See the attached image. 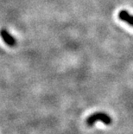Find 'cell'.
I'll list each match as a JSON object with an SVG mask.
<instances>
[{
    "label": "cell",
    "instance_id": "cell-3",
    "mask_svg": "<svg viewBox=\"0 0 133 134\" xmlns=\"http://www.w3.org/2000/svg\"><path fill=\"white\" fill-rule=\"evenodd\" d=\"M118 18L121 21L125 22L128 24L133 26V16L130 15L127 10H120L119 13H118Z\"/></svg>",
    "mask_w": 133,
    "mask_h": 134
},
{
    "label": "cell",
    "instance_id": "cell-2",
    "mask_svg": "<svg viewBox=\"0 0 133 134\" xmlns=\"http://www.w3.org/2000/svg\"><path fill=\"white\" fill-rule=\"evenodd\" d=\"M0 36L3 38L4 42L8 45V46H10V47L16 46V39L14 38L6 30H4V29L0 30Z\"/></svg>",
    "mask_w": 133,
    "mask_h": 134
},
{
    "label": "cell",
    "instance_id": "cell-1",
    "mask_svg": "<svg viewBox=\"0 0 133 134\" xmlns=\"http://www.w3.org/2000/svg\"><path fill=\"white\" fill-rule=\"evenodd\" d=\"M97 121H101L103 124L109 125L112 124V119L108 114L104 113H96L90 115L88 118L86 119V124L88 125H94Z\"/></svg>",
    "mask_w": 133,
    "mask_h": 134
}]
</instances>
